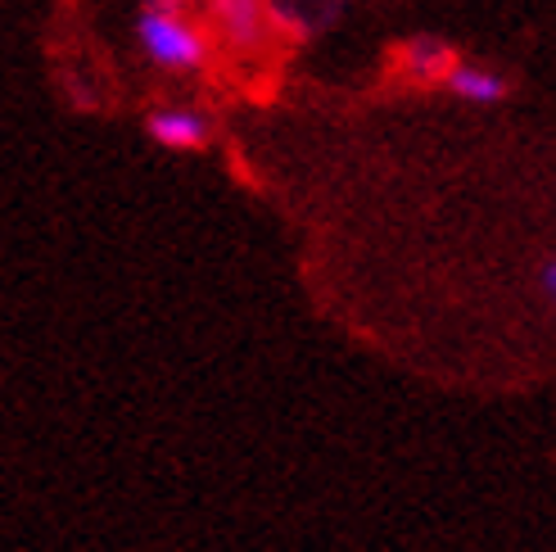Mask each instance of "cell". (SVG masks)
Wrapping results in <instances>:
<instances>
[{
    "mask_svg": "<svg viewBox=\"0 0 556 552\" xmlns=\"http://www.w3.org/2000/svg\"><path fill=\"white\" fill-rule=\"evenodd\" d=\"M136 46L163 73H200L213 60V33L177 0H146L136 14Z\"/></svg>",
    "mask_w": 556,
    "mask_h": 552,
    "instance_id": "1",
    "label": "cell"
},
{
    "mask_svg": "<svg viewBox=\"0 0 556 552\" xmlns=\"http://www.w3.org/2000/svg\"><path fill=\"white\" fill-rule=\"evenodd\" d=\"M208 33L236 54H254L271 37L267 0H208Z\"/></svg>",
    "mask_w": 556,
    "mask_h": 552,
    "instance_id": "2",
    "label": "cell"
},
{
    "mask_svg": "<svg viewBox=\"0 0 556 552\" xmlns=\"http://www.w3.org/2000/svg\"><path fill=\"white\" fill-rule=\"evenodd\" d=\"M146 131H150L154 146L181 154V150H204L213 123L200 114V109H190V104H163V109H154V114L146 118Z\"/></svg>",
    "mask_w": 556,
    "mask_h": 552,
    "instance_id": "3",
    "label": "cell"
},
{
    "mask_svg": "<svg viewBox=\"0 0 556 552\" xmlns=\"http://www.w3.org/2000/svg\"><path fill=\"white\" fill-rule=\"evenodd\" d=\"M453 64H457V50L443 37H412L399 46V73L412 87H443Z\"/></svg>",
    "mask_w": 556,
    "mask_h": 552,
    "instance_id": "4",
    "label": "cell"
},
{
    "mask_svg": "<svg viewBox=\"0 0 556 552\" xmlns=\"http://www.w3.org/2000/svg\"><path fill=\"white\" fill-rule=\"evenodd\" d=\"M443 91L466 100V104H503L511 96V81L503 68L493 64H470V60H457L453 73L443 77Z\"/></svg>",
    "mask_w": 556,
    "mask_h": 552,
    "instance_id": "5",
    "label": "cell"
},
{
    "mask_svg": "<svg viewBox=\"0 0 556 552\" xmlns=\"http://www.w3.org/2000/svg\"><path fill=\"white\" fill-rule=\"evenodd\" d=\"M543 294H547V299L556 303V259H552V263L543 267Z\"/></svg>",
    "mask_w": 556,
    "mask_h": 552,
    "instance_id": "6",
    "label": "cell"
},
{
    "mask_svg": "<svg viewBox=\"0 0 556 552\" xmlns=\"http://www.w3.org/2000/svg\"><path fill=\"white\" fill-rule=\"evenodd\" d=\"M177 5H186V10H200V5H208V0H177Z\"/></svg>",
    "mask_w": 556,
    "mask_h": 552,
    "instance_id": "7",
    "label": "cell"
}]
</instances>
